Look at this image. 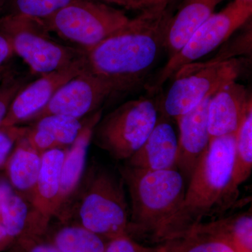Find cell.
<instances>
[{
  "label": "cell",
  "mask_w": 252,
  "mask_h": 252,
  "mask_svg": "<svg viewBox=\"0 0 252 252\" xmlns=\"http://www.w3.org/2000/svg\"><path fill=\"white\" fill-rule=\"evenodd\" d=\"M172 16L170 4L142 10L86 53L88 69L108 82L117 94L137 89L144 84L165 50Z\"/></svg>",
  "instance_id": "6da1fadb"
},
{
  "label": "cell",
  "mask_w": 252,
  "mask_h": 252,
  "mask_svg": "<svg viewBox=\"0 0 252 252\" xmlns=\"http://www.w3.org/2000/svg\"><path fill=\"white\" fill-rule=\"evenodd\" d=\"M235 135L212 139L189 181L178 211L174 215L163 240L185 234L219 207L233 202L238 190L233 183Z\"/></svg>",
  "instance_id": "7a4b0ae2"
},
{
  "label": "cell",
  "mask_w": 252,
  "mask_h": 252,
  "mask_svg": "<svg viewBox=\"0 0 252 252\" xmlns=\"http://www.w3.org/2000/svg\"><path fill=\"white\" fill-rule=\"evenodd\" d=\"M120 172L131 202L127 234L149 235L161 243L185 198V178L176 168L153 171L126 165Z\"/></svg>",
  "instance_id": "3957f363"
},
{
  "label": "cell",
  "mask_w": 252,
  "mask_h": 252,
  "mask_svg": "<svg viewBox=\"0 0 252 252\" xmlns=\"http://www.w3.org/2000/svg\"><path fill=\"white\" fill-rule=\"evenodd\" d=\"M245 67V60L236 58L217 62L194 63L185 66L172 78L171 85L160 99V114L176 120L227 83L236 81Z\"/></svg>",
  "instance_id": "277c9868"
},
{
  "label": "cell",
  "mask_w": 252,
  "mask_h": 252,
  "mask_svg": "<svg viewBox=\"0 0 252 252\" xmlns=\"http://www.w3.org/2000/svg\"><path fill=\"white\" fill-rule=\"evenodd\" d=\"M0 32L8 36L15 56L27 64L34 75H44L69 67L85 56L82 50L53 37L37 20L1 16Z\"/></svg>",
  "instance_id": "5b68a950"
},
{
  "label": "cell",
  "mask_w": 252,
  "mask_h": 252,
  "mask_svg": "<svg viewBox=\"0 0 252 252\" xmlns=\"http://www.w3.org/2000/svg\"><path fill=\"white\" fill-rule=\"evenodd\" d=\"M252 14V0H233L217 13H214L193 33L190 39L157 73L146 85L150 94L158 93L166 81L182 68L196 62L223 44L243 27Z\"/></svg>",
  "instance_id": "8992f818"
},
{
  "label": "cell",
  "mask_w": 252,
  "mask_h": 252,
  "mask_svg": "<svg viewBox=\"0 0 252 252\" xmlns=\"http://www.w3.org/2000/svg\"><path fill=\"white\" fill-rule=\"evenodd\" d=\"M129 19L124 11L100 0H78L41 22L50 32L86 53Z\"/></svg>",
  "instance_id": "52a82bcc"
},
{
  "label": "cell",
  "mask_w": 252,
  "mask_h": 252,
  "mask_svg": "<svg viewBox=\"0 0 252 252\" xmlns=\"http://www.w3.org/2000/svg\"><path fill=\"white\" fill-rule=\"evenodd\" d=\"M159 103L150 97L127 101L94 127L96 144L119 160H127L148 138L160 117Z\"/></svg>",
  "instance_id": "ba28073f"
},
{
  "label": "cell",
  "mask_w": 252,
  "mask_h": 252,
  "mask_svg": "<svg viewBox=\"0 0 252 252\" xmlns=\"http://www.w3.org/2000/svg\"><path fill=\"white\" fill-rule=\"evenodd\" d=\"M124 185L122 177L108 170L94 172L78 210L80 225L107 241L128 235L130 212Z\"/></svg>",
  "instance_id": "9c48e42d"
},
{
  "label": "cell",
  "mask_w": 252,
  "mask_h": 252,
  "mask_svg": "<svg viewBox=\"0 0 252 252\" xmlns=\"http://www.w3.org/2000/svg\"><path fill=\"white\" fill-rule=\"evenodd\" d=\"M66 150L56 149L41 154L40 171L31 197V211L27 228L18 240L26 252L39 243L50 220L60 211L61 170Z\"/></svg>",
  "instance_id": "30bf717a"
},
{
  "label": "cell",
  "mask_w": 252,
  "mask_h": 252,
  "mask_svg": "<svg viewBox=\"0 0 252 252\" xmlns=\"http://www.w3.org/2000/svg\"><path fill=\"white\" fill-rule=\"evenodd\" d=\"M112 86L88 69L56 91L47 105L33 118L36 122L49 115H63L82 119L100 108L107 99L117 95Z\"/></svg>",
  "instance_id": "8fae6325"
},
{
  "label": "cell",
  "mask_w": 252,
  "mask_h": 252,
  "mask_svg": "<svg viewBox=\"0 0 252 252\" xmlns=\"http://www.w3.org/2000/svg\"><path fill=\"white\" fill-rule=\"evenodd\" d=\"M86 67V54L69 67L39 76L15 96L0 127H14L31 122L47 105L60 88Z\"/></svg>",
  "instance_id": "7c38bea8"
},
{
  "label": "cell",
  "mask_w": 252,
  "mask_h": 252,
  "mask_svg": "<svg viewBox=\"0 0 252 252\" xmlns=\"http://www.w3.org/2000/svg\"><path fill=\"white\" fill-rule=\"evenodd\" d=\"M252 109L251 95L245 86L232 81L220 87L209 100L208 128L211 140L235 135L245 116Z\"/></svg>",
  "instance_id": "4fadbf2b"
},
{
  "label": "cell",
  "mask_w": 252,
  "mask_h": 252,
  "mask_svg": "<svg viewBox=\"0 0 252 252\" xmlns=\"http://www.w3.org/2000/svg\"><path fill=\"white\" fill-rule=\"evenodd\" d=\"M210 97L175 120L180 132L176 168L188 182L211 141L207 120Z\"/></svg>",
  "instance_id": "5bb4252c"
},
{
  "label": "cell",
  "mask_w": 252,
  "mask_h": 252,
  "mask_svg": "<svg viewBox=\"0 0 252 252\" xmlns=\"http://www.w3.org/2000/svg\"><path fill=\"white\" fill-rule=\"evenodd\" d=\"M177 153L178 137L171 119L160 115L148 138L127 160L126 165L153 171L175 169Z\"/></svg>",
  "instance_id": "9a60e30c"
},
{
  "label": "cell",
  "mask_w": 252,
  "mask_h": 252,
  "mask_svg": "<svg viewBox=\"0 0 252 252\" xmlns=\"http://www.w3.org/2000/svg\"><path fill=\"white\" fill-rule=\"evenodd\" d=\"M26 128L23 140L41 155L56 149L69 147L82 130L85 121L67 116L49 115Z\"/></svg>",
  "instance_id": "2e32d148"
},
{
  "label": "cell",
  "mask_w": 252,
  "mask_h": 252,
  "mask_svg": "<svg viewBox=\"0 0 252 252\" xmlns=\"http://www.w3.org/2000/svg\"><path fill=\"white\" fill-rule=\"evenodd\" d=\"M102 109L91 114L85 120L76 140L66 150L61 176L59 207L61 210L79 187L86 166L89 144L94 137V127L102 118Z\"/></svg>",
  "instance_id": "e0dca14e"
},
{
  "label": "cell",
  "mask_w": 252,
  "mask_h": 252,
  "mask_svg": "<svg viewBox=\"0 0 252 252\" xmlns=\"http://www.w3.org/2000/svg\"><path fill=\"white\" fill-rule=\"evenodd\" d=\"M223 0H184L177 14H173L165 39V50L169 58L177 54L205 21L215 13Z\"/></svg>",
  "instance_id": "ac0fdd59"
},
{
  "label": "cell",
  "mask_w": 252,
  "mask_h": 252,
  "mask_svg": "<svg viewBox=\"0 0 252 252\" xmlns=\"http://www.w3.org/2000/svg\"><path fill=\"white\" fill-rule=\"evenodd\" d=\"M23 137L15 145L4 168L12 188L31 197L40 171L41 155L32 149Z\"/></svg>",
  "instance_id": "d6986e66"
},
{
  "label": "cell",
  "mask_w": 252,
  "mask_h": 252,
  "mask_svg": "<svg viewBox=\"0 0 252 252\" xmlns=\"http://www.w3.org/2000/svg\"><path fill=\"white\" fill-rule=\"evenodd\" d=\"M190 230L221 239L237 252H252L251 212L238 214L208 223L201 222Z\"/></svg>",
  "instance_id": "ffe728a7"
},
{
  "label": "cell",
  "mask_w": 252,
  "mask_h": 252,
  "mask_svg": "<svg viewBox=\"0 0 252 252\" xmlns=\"http://www.w3.org/2000/svg\"><path fill=\"white\" fill-rule=\"evenodd\" d=\"M156 249L158 252H237L224 240L193 230L165 240Z\"/></svg>",
  "instance_id": "44dd1931"
},
{
  "label": "cell",
  "mask_w": 252,
  "mask_h": 252,
  "mask_svg": "<svg viewBox=\"0 0 252 252\" xmlns=\"http://www.w3.org/2000/svg\"><path fill=\"white\" fill-rule=\"evenodd\" d=\"M52 243L61 252H104L106 246L103 238L81 225L61 228Z\"/></svg>",
  "instance_id": "7402d4cb"
},
{
  "label": "cell",
  "mask_w": 252,
  "mask_h": 252,
  "mask_svg": "<svg viewBox=\"0 0 252 252\" xmlns=\"http://www.w3.org/2000/svg\"><path fill=\"white\" fill-rule=\"evenodd\" d=\"M252 170V109L245 116L235 134L233 183L239 186L248 180Z\"/></svg>",
  "instance_id": "603a6c76"
},
{
  "label": "cell",
  "mask_w": 252,
  "mask_h": 252,
  "mask_svg": "<svg viewBox=\"0 0 252 252\" xmlns=\"http://www.w3.org/2000/svg\"><path fill=\"white\" fill-rule=\"evenodd\" d=\"M31 211L24 198L14 190L5 199L0 210V222L13 243L17 242L24 233Z\"/></svg>",
  "instance_id": "cb8c5ba5"
},
{
  "label": "cell",
  "mask_w": 252,
  "mask_h": 252,
  "mask_svg": "<svg viewBox=\"0 0 252 252\" xmlns=\"http://www.w3.org/2000/svg\"><path fill=\"white\" fill-rule=\"evenodd\" d=\"M77 1L78 0H6L1 16H20L41 21Z\"/></svg>",
  "instance_id": "d4e9b609"
},
{
  "label": "cell",
  "mask_w": 252,
  "mask_h": 252,
  "mask_svg": "<svg viewBox=\"0 0 252 252\" xmlns=\"http://www.w3.org/2000/svg\"><path fill=\"white\" fill-rule=\"evenodd\" d=\"M28 76L20 75L11 71L0 81V126L6 117L10 105L25 86L28 84Z\"/></svg>",
  "instance_id": "484cf974"
},
{
  "label": "cell",
  "mask_w": 252,
  "mask_h": 252,
  "mask_svg": "<svg viewBox=\"0 0 252 252\" xmlns=\"http://www.w3.org/2000/svg\"><path fill=\"white\" fill-rule=\"evenodd\" d=\"M26 127L18 126L0 127V170L4 168L15 145L26 132Z\"/></svg>",
  "instance_id": "4316f807"
},
{
  "label": "cell",
  "mask_w": 252,
  "mask_h": 252,
  "mask_svg": "<svg viewBox=\"0 0 252 252\" xmlns=\"http://www.w3.org/2000/svg\"><path fill=\"white\" fill-rule=\"evenodd\" d=\"M104 252H158L157 249L148 248L135 241L128 235H122L106 243Z\"/></svg>",
  "instance_id": "83f0119b"
},
{
  "label": "cell",
  "mask_w": 252,
  "mask_h": 252,
  "mask_svg": "<svg viewBox=\"0 0 252 252\" xmlns=\"http://www.w3.org/2000/svg\"><path fill=\"white\" fill-rule=\"evenodd\" d=\"M15 56L9 37L0 32V69L9 64V61Z\"/></svg>",
  "instance_id": "f1b7e54d"
},
{
  "label": "cell",
  "mask_w": 252,
  "mask_h": 252,
  "mask_svg": "<svg viewBox=\"0 0 252 252\" xmlns=\"http://www.w3.org/2000/svg\"><path fill=\"white\" fill-rule=\"evenodd\" d=\"M172 0H135L133 10H142L159 4H170Z\"/></svg>",
  "instance_id": "f546056e"
},
{
  "label": "cell",
  "mask_w": 252,
  "mask_h": 252,
  "mask_svg": "<svg viewBox=\"0 0 252 252\" xmlns=\"http://www.w3.org/2000/svg\"><path fill=\"white\" fill-rule=\"evenodd\" d=\"M26 252H61L59 249L51 243H37L32 245Z\"/></svg>",
  "instance_id": "4dcf8cb0"
},
{
  "label": "cell",
  "mask_w": 252,
  "mask_h": 252,
  "mask_svg": "<svg viewBox=\"0 0 252 252\" xmlns=\"http://www.w3.org/2000/svg\"><path fill=\"white\" fill-rule=\"evenodd\" d=\"M14 191V189L12 188L8 180H5L4 179H0V210H1V205L4 203L5 199L9 196V194Z\"/></svg>",
  "instance_id": "1f68e13d"
},
{
  "label": "cell",
  "mask_w": 252,
  "mask_h": 252,
  "mask_svg": "<svg viewBox=\"0 0 252 252\" xmlns=\"http://www.w3.org/2000/svg\"><path fill=\"white\" fill-rule=\"evenodd\" d=\"M103 2L116 4L127 10H133L135 0H100Z\"/></svg>",
  "instance_id": "d6a6232c"
},
{
  "label": "cell",
  "mask_w": 252,
  "mask_h": 252,
  "mask_svg": "<svg viewBox=\"0 0 252 252\" xmlns=\"http://www.w3.org/2000/svg\"><path fill=\"white\" fill-rule=\"evenodd\" d=\"M11 71L9 64L5 66L4 67L1 68V69H0V81L2 80V79H4V78L6 77V76L11 72Z\"/></svg>",
  "instance_id": "836d02e7"
},
{
  "label": "cell",
  "mask_w": 252,
  "mask_h": 252,
  "mask_svg": "<svg viewBox=\"0 0 252 252\" xmlns=\"http://www.w3.org/2000/svg\"><path fill=\"white\" fill-rule=\"evenodd\" d=\"M6 0H0V16L2 14L3 10H4L5 4H6Z\"/></svg>",
  "instance_id": "e575fe53"
}]
</instances>
